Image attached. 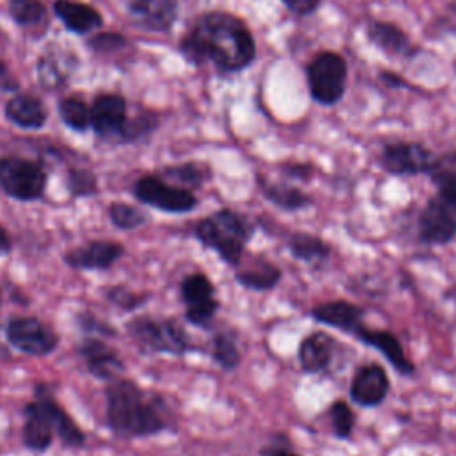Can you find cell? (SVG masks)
Masks as SVG:
<instances>
[{"label":"cell","mask_w":456,"mask_h":456,"mask_svg":"<svg viewBox=\"0 0 456 456\" xmlns=\"http://www.w3.org/2000/svg\"><path fill=\"white\" fill-rule=\"evenodd\" d=\"M180 52L192 64L212 61L219 69L239 71L255 59V41L233 14L208 12L182 37Z\"/></svg>","instance_id":"6da1fadb"},{"label":"cell","mask_w":456,"mask_h":456,"mask_svg":"<svg viewBox=\"0 0 456 456\" xmlns=\"http://www.w3.org/2000/svg\"><path fill=\"white\" fill-rule=\"evenodd\" d=\"M105 424L123 440L153 436L169 428L171 417L162 395L128 378H116L105 387Z\"/></svg>","instance_id":"7a4b0ae2"},{"label":"cell","mask_w":456,"mask_h":456,"mask_svg":"<svg viewBox=\"0 0 456 456\" xmlns=\"http://www.w3.org/2000/svg\"><path fill=\"white\" fill-rule=\"evenodd\" d=\"M253 233V223L233 208L216 210L201 217L192 228L194 239L232 267H237L244 258Z\"/></svg>","instance_id":"3957f363"},{"label":"cell","mask_w":456,"mask_h":456,"mask_svg":"<svg viewBox=\"0 0 456 456\" xmlns=\"http://www.w3.org/2000/svg\"><path fill=\"white\" fill-rule=\"evenodd\" d=\"M126 331L132 340L148 353H166L182 356L194 351L183 326L175 319H155L137 315L126 322Z\"/></svg>","instance_id":"277c9868"},{"label":"cell","mask_w":456,"mask_h":456,"mask_svg":"<svg viewBox=\"0 0 456 456\" xmlns=\"http://www.w3.org/2000/svg\"><path fill=\"white\" fill-rule=\"evenodd\" d=\"M310 96L321 105H335L342 100L347 84V62L338 52L324 50L306 66Z\"/></svg>","instance_id":"5b68a950"},{"label":"cell","mask_w":456,"mask_h":456,"mask_svg":"<svg viewBox=\"0 0 456 456\" xmlns=\"http://www.w3.org/2000/svg\"><path fill=\"white\" fill-rule=\"evenodd\" d=\"M444 157L436 155L426 144L415 141L387 142L379 153L381 169L394 176L431 175L444 166Z\"/></svg>","instance_id":"8992f818"},{"label":"cell","mask_w":456,"mask_h":456,"mask_svg":"<svg viewBox=\"0 0 456 456\" xmlns=\"http://www.w3.org/2000/svg\"><path fill=\"white\" fill-rule=\"evenodd\" d=\"M48 175L45 167L34 160L21 157L0 159V187L18 201H36L46 189Z\"/></svg>","instance_id":"52a82bcc"},{"label":"cell","mask_w":456,"mask_h":456,"mask_svg":"<svg viewBox=\"0 0 456 456\" xmlns=\"http://www.w3.org/2000/svg\"><path fill=\"white\" fill-rule=\"evenodd\" d=\"M5 338L11 347L28 356H46L59 346V335L34 315H11Z\"/></svg>","instance_id":"ba28073f"},{"label":"cell","mask_w":456,"mask_h":456,"mask_svg":"<svg viewBox=\"0 0 456 456\" xmlns=\"http://www.w3.org/2000/svg\"><path fill=\"white\" fill-rule=\"evenodd\" d=\"M134 196L142 205L167 214H185L196 208L198 198L192 191L173 185L159 176L146 175L134 183Z\"/></svg>","instance_id":"9c48e42d"},{"label":"cell","mask_w":456,"mask_h":456,"mask_svg":"<svg viewBox=\"0 0 456 456\" xmlns=\"http://www.w3.org/2000/svg\"><path fill=\"white\" fill-rule=\"evenodd\" d=\"M180 297L185 305V321L196 328H207L221 306L216 285L203 273H191L180 281Z\"/></svg>","instance_id":"30bf717a"},{"label":"cell","mask_w":456,"mask_h":456,"mask_svg":"<svg viewBox=\"0 0 456 456\" xmlns=\"http://www.w3.org/2000/svg\"><path fill=\"white\" fill-rule=\"evenodd\" d=\"M415 230L419 242L428 246H445L456 239V214L435 194L428 198L419 210Z\"/></svg>","instance_id":"8fae6325"},{"label":"cell","mask_w":456,"mask_h":456,"mask_svg":"<svg viewBox=\"0 0 456 456\" xmlns=\"http://www.w3.org/2000/svg\"><path fill=\"white\" fill-rule=\"evenodd\" d=\"M390 392V378L387 369L378 362H365L353 372L349 383V397L360 408L379 406Z\"/></svg>","instance_id":"7c38bea8"},{"label":"cell","mask_w":456,"mask_h":456,"mask_svg":"<svg viewBox=\"0 0 456 456\" xmlns=\"http://www.w3.org/2000/svg\"><path fill=\"white\" fill-rule=\"evenodd\" d=\"M34 399L39 403V406L43 408L48 422L52 424L55 436L71 449H78L84 447L86 444V433L82 431V428L73 420V417L59 404V401L55 399L52 388L48 383L45 381H37L34 385Z\"/></svg>","instance_id":"4fadbf2b"},{"label":"cell","mask_w":456,"mask_h":456,"mask_svg":"<svg viewBox=\"0 0 456 456\" xmlns=\"http://www.w3.org/2000/svg\"><path fill=\"white\" fill-rule=\"evenodd\" d=\"M125 255V246L118 240L96 239L82 246L71 248L62 255L68 267L78 271H105L110 269Z\"/></svg>","instance_id":"5bb4252c"},{"label":"cell","mask_w":456,"mask_h":456,"mask_svg":"<svg viewBox=\"0 0 456 456\" xmlns=\"http://www.w3.org/2000/svg\"><path fill=\"white\" fill-rule=\"evenodd\" d=\"M353 338L376 349L390 363V367L401 376L410 378L415 374V363L406 356L404 347L394 331L385 328H369L362 324L353 333Z\"/></svg>","instance_id":"9a60e30c"},{"label":"cell","mask_w":456,"mask_h":456,"mask_svg":"<svg viewBox=\"0 0 456 456\" xmlns=\"http://www.w3.org/2000/svg\"><path fill=\"white\" fill-rule=\"evenodd\" d=\"M77 351L82 356L89 374H93L96 379L112 381L125 372V362L121 356L107 342L96 338L94 335L86 337L77 346Z\"/></svg>","instance_id":"2e32d148"},{"label":"cell","mask_w":456,"mask_h":456,"mask_svg":"<svg viewBox=\"0 0 456 456\" xmlns=\"http://www.w3.org/2000/svg\"><path fill=\"white\" fill-rule=\"evenodd\" d=\"M337 338L328 331L315 330L305 335L297 346V362L306 374L326 372L337 354Z\"/></svg>","instance_id":"e0dca14e"},{"label":"cell","mask_w":456,"mask_h":456,"mask_svg":"<svg viewBox=\"0 0 456 456\" xmlns=\"http://www.w3.org/2000/svg\"><path fill=\"white\" fill-rule=\"evenodd\" d=\"M365 37L372 46L392 59H410L419 52V46L410 39V36L390 21L370 20L365 25Z\"/></svg>","instance_id":"ac0fdd59"},{"label":"cell","mask_w":456,"mask_h":456,"mask_svg":"<svg viewBox=\"0 0 456 456\" xmlns=\"http://www.w3.org/2000/svg\"><path fill=\"white\" fill-rule=\"evenodd\" d=\"M365 314H367L365 308L347 299L322 301L310 310V315L315 322L344 331L351 337L363 324Z\"/></svg>","instance_id":"d6986e66"},{"label":"cell","mask_w":456,"mask_h":456,"mask_svg":"<svg viewBox=\"0 0 456 456\" xmlns=\"http://www.w3.org/2000/svg\"><path fill=\"white\" fill-rule=\"evenodd\" d=\"M281 269L267 260L265 256H249L240 260V264L235 267V281L255 292H267L273 290L281 281Z\"/></svg>","instance_id":"ffe728a7"},{"label":"cell","mask_w":456,"mask_h":456,"mask_svg":"<svg viewBox=\"0 0 456 456\" xmlns=\"http://www.w3.org/2000/svg\"><path fill=\"white\" fill-rule=\"evenodd\" d=\"M125 100L119 94H100L91 105V126L98 135H119L125 128Z\"/></svg>","instance_id":"44dd1931"},{"label":"cell","mask_w":456,"mask_h":456,"mask_svg":"<svg viewBox=\"0 0 456 456\" xmlns=\"http://www.w3.org/2000/svg\"><path fill=\"white\" fill-rule=\"evenodd\" d=\"M23 428H21V440L23 445L37 454H43L48 451V447L53 442L55 431L52 424L48 422L43 408L36 399L28 401L23 408Z\"/></svg>","instance_id":"7402d4cb"},{"label":"cell","mask_w":456,"mask_h":456,"mask_svg":"<svg viewBox=\"0 0 456 456\" xmlns=\"http://www.w3.org/2000/svg\"><path fill=\"white\" fill-rule=\"evenodd\" d=\"M289 255L306 265L322 267L331 256V244L322 237L308 232H294L287 237Z\"/></svg>","instance_id":"603a6c76"},{"label":"cell","mask_w":456,"mask_h":456,"mask_svg":"<svg viewBox=\"0 0 456 456\" xmlns=\"http://www.w3.org/2000/svg\"><path fill=\"white\" fill-rule=\"evenodd\" d=\"M128 12L151 30H167L176 18L175 0H125Z\"/></svg>","instance_id":"cb8c5ba5"},{"label":"cell","mask_w":456,"mask_h":456,"mask_svg":"<svg viewBox=\"0 0 456 456\" xmlns=\"http://www.w3.org/2000/svg\"><path fill=\"white\" fill-rule=\"evenodd\" d=\"M258 187L262 196L274 205L280 210L285 212H299L308 208L314 200L308 192H305L303 189L290 185V183H283V182H271L267 178L258 176Z\"/></svg>","instance_id":"d4e9b609"},{"label":"cell","mask_w":456,"mask_h":456,"mask_svg":"<svg viewBox=\"0 0 456 456\" xmlns=\"http://www.w3.org/2000/svg\"><path fill=\"white\" fill-rule=\"evenodd\" d=\"M53 11L57 18L66 25V28L77 34H86L102 25L100 12L87 4L73 0H55Z\"/></svg>","instance_id":"484cf974"},{"label":"cell","mask_w":456,"mask_h":456,"mask_svg":"<svg viewBox=\"0 0 456 456\" xmlns=\"http://www.w3.org/2000/svg\"><path fill=\"white\" fill-rule=\"evenodd\" d=\"M5 116L21 128H39L46 121V110L32 94H18L5 105Z\"/></svg>","instance_id":"4316f807"},{"label":"cell","mask_w":456,"mask_h":456,"mask_svg":"<svg viewBox=\"0 0 456 456\" xmlns=\"http://www.w3.org/2000/svg\"><path fill=\"white\" fill-rule=\"evenodd\" d=\"M210 356L223 370L237 369L242 360L237 337L232 331H217L210 342Z\"/></svg>","instance_id":"83f0119b"},{"label":"cell","mask_w":456,"mask_h":456,"mask_svg":"<svg viewBox=\"0 0 456 456\" xmlns=\"http://www.w3.org/2000/svg\"><path fill=\"white\" fill-rule=\"evenodd\" d=\"M107 214H109L110 223L118 230H123V232L135 230V228L146 224L150 219L144 210H141L139 207H134L130 203H125V201H112L107 208Z\"/></svg>","instance_id":"f1b7e54d"},{"label":"cell","mask_w":456,"mask_h":456,"mask_svg":"<svg viewBox=\"0 0 456 456\" xmlns=\"http://www.w3.org/2000/svg\"><path fill=\"white\" fill-rule=\"evenodd\" d=\"M328 417H330V426L335 438L347 440L353 435L356 417L347 401L335 399L328 408Z\"/></svg>","instance_id":"f546056e"},{"label":"cell","mask_w":456,"mask_h":456,"mask_svg":"<svg viewBox=\"0 0 456 456\" xmlns=\"http://www.w3.org/2000/svg\"><path fill=\"white\" fill-rule=\"evenodd\" d=\"M162 175L167 180L178 183V187L191 191V187L192 189L201 187L203 182L208 180V167L187 162V164H180V166H169V167L162 169Z\"/></svg>","instance_id":"4dcf8cb0"},{"label":"cell","mask_w":456,"mask_h":456,"mask_svg":"<svg viewBox=\"0 0 456 456\" xmlns=\"http://www.w3.org/2000/svg\"><path fill=\"white\" fill-rule=\"evenodd\" d=\"M61 119L73 130L84 132L91 126V107L80 98H64L59 102Z\"/></svg>","instance_id":"1f68e13d"},{"label":"cell","mask_w":456,"mask_h":456,"mask_svg":"<svg viewBox=\"0 0 456 456\" xmlns=\"http://www.w3.org/2000/svg\"><path fill=\"white\" fill-rule=\"evenodd\" d=\"M9 12L20 27H34L46 18V9L41 0H11Z\"/></svg>","instance_id":"d6a6232c"},{"label":"cell","mask_w":456,"mask_h":456,"mask_svg":"<svg viewBox=\"0 0 456 456\" xmlns=\"http://www.w3.org/2000/svg\"><path fill=\"white\" fill-rule=\"evenodd\" d=\"M103 294L109 299V303H112L114 306H118L123 312L137 310L139 306H142L150 299L148 292H135V290H132V289H128L125 285L107 287L103 290Z\"/></svg>","instance_id":"836d02e7"},{"label":"cell","mask_w":456,"mask_h":456,"mask_svg":"<svg viewBox=\"0 0 456 456\" xmlns=\"http://www.w3.org/2000/svg\"><path fill=\"white\" fill-rule=\"evenodd\" d=\"M429 178L436 187V196H440L456 214V169L442 166L433 171Z\"/></svg>","instance_id":"e575fe53"},{"label":"cell","mask_w":456,"mask_h":456,"mask_svg":"<svg viewBox=\"0 0 456 456\" xmlns=\"http://www.w3.org/2000/svg\"><path fill=\"white\" fill-rule=\"evenodd\" d=\"M68 191L71 196L75 198H86V196H93L98 192V180L94 176V173H91L89 169H82V167H75L68 171V180H66Z\"/></svg>","instance_id":"d590c367"},{"label":"cell","mask_w":456,"mask_h":456,"mask_svg":"<svg viewBox=\"0 0 456 456\" xmlns=\"http://www.w3.org/2000/svg\"><path fill=\"white\" fill-rule=\"evenodd\" d=\"M66 75H68V68H66V64L64 66L59 64L57 55L46 53L39 59L37 77L45 87H57L59 84H62L66 80Z\"/></svg>","instance_id":"8d00e7d4"},{"label":"cell","mask_w":456,"mask_h":456,"mask_svg":"<svg viewBox=\"0 0 456 456\" xmlns=\"http://www.w3.org/2000/svg\"><path fill=\"white\" fill-rule=\"evenodd\" d=\"M77 326L86 333V335H102V337H116V328L110 326L109 322L102 321L91 312H78L75 315Z\"/></svg>","instance_id":"74e56055"},{"label":"cell","mask_w":456,"mask_h":456,"mask_svg":"<svg viewBox=\"0 0 456 456\" xmlns=\"http://www.w3.org/2000/svg\"><path fill=\"white\" fill-rule=\"evenodd\" d=\"M281 169L289 178L301 180V182H308L314 175V166L306 162H289Z\"/></svg>","instance_id":"f35d334b"},{"label":"cell","mask_w":456,"mask_h":456,"mask_svg":"<svg viewBox=\"0 0 456 456\" xmlns=\"http://www.w3.org/2000/svg\"><path fill=\"white\" fill-rule=\"evenodd\" d=\"M123 37L119 34H100L96 37L91 39V46L98 52H107V50H112V48H119L123 45Z\"/></svg>","instance_id":"ab89813d"},{"label":"cell","mask_w":456,"mask_h":456,"mask_svg":"<svg viewBox=\"0 0 456 456\" xmlns=\"http://www.w3.org/2000/svg\"><path fill=\"white\" fill-rule=\"evenodd\" d=\"M280 440H281V436H280ZM280 440L276 438V442H273L271 445H265L260 451V456H301L296 451H292L289 445H285L287 436L283 438V442H280Z\"/></svg>","instance_id":"60d3db41"},{"label":"cell","mask_w":456,"mask_h":456,"mask_svg":"<svg viewBox=\"0 0 456 456\" xmlns=\"http://www.w3.org/2000/svg\"><path fill=\"white\" fill-rule=\"evenodd\" d=\"M292 12L299 14V16H306L310 12H314L319 5L321 0H281Z\"/></svg>","instance_id":"b9f144b4"},{"label":"cell","mask_w":456,"mask_h":456,"mask_svg":"<svg viewBox=\"0 0 456 456\" xmlns=\"http://www.w3.org/2000/svg\"><path fill=\"white\" fill-rule=\"evenodd\" d=\"M379 77H381V80L387 84V86H390V87H408L410 84L403 78V77H399L397 73H392V71H381L379 73Z\"/></svg>","instance_id":"7bdbcfd3"},{"label":"cell","mask_w":456,"mask_h":456,"mask_svg":"<svg viewBox=\"0 0 456 456\" xmlns=\"http://www.w3.org/2000/svg\"><path fill=\"white\" fill-rule=\"evenodd\" d=\"M0 89L5 91V89H16V80L11 77L7 66L0 61Z\"/></svg>","instance_id":"ee69618b"},{"label":"cell","mask_w":456,"mask_h":456,"mask_svg":"<svg viewBox=\"0 0 456 456\" xmlns=\"http://www.w3.org/2000/svg\"><path fill=\"white\" fill-rule=\"evenodd\" d=\"M12 249V240H11V235L9 232L0 224V256H5L9 255Z\"/></svg>","instance_id":"f6af8a7d"},{"label":"cell","mask_w":456,"mask_h":456,"mask_svg":"<svg viewBox=\"0 0 456 456\" xmlns=\"http://www.w3.org/2000/svg\"><path fill=\"white\" fill-rule=\"evenodd\" d=\"M0 303H2V292H0Z\"/></svg>","instance_id":"bcb514c9"}]
</instances>
